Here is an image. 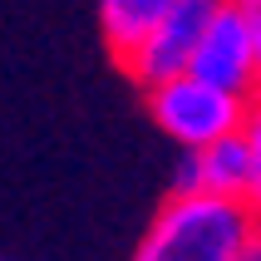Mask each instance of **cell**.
I'll list each match as a JSON object with an SVG mask.
<instances>
[{
	"label": "cell",
	"instance_id": "obj_3",
	"mask_svg": "<svg viewBox=\"0 0 261 261\" xmlns=\"http://www.w3.org/2000/svg\"><path fill=\"white\" fill-rule=\"evenodd\" d=\"M222 5H227V0H173L168 15H163L158 25L138 40V49L123 59L128 79L138 89H148V84H158V79H168V74H182L192 49H197V40H202L207 20H212Z\"/></svg>",
	"mask_w": 261,
	"mask_h": 261
},
{
	"label": "cell",
	"instance_id": "obj_7",
	"mask_svg": "<svg viewBox=\"0 0 261 261\" xmlns=\"http://www.w3.org/2000/svg\"><path fill=\"white\" fill-rule=\"evenodd\" d=\"M242 138H247V153H251V182H247V202H251V212L261 217V94L251 99L247 118H242Z\"/></svg>",
	"mask_w": 261,
	"mask_h": 261
},
{
	"label": "cell",
	"instance_id": "obj_5",
	"mask_svg": "<svg viewBox=\"0 0 261 261\" xmlns=\"http://www.w3.org/2000/svg\"><path fill=\"white\" fill-rule=\"evenodd\" d=\"M168 5L173 0H99V30H103L109 55L123 64L138 49V40L168 15Z\"/></svg>",
	"mask_w": 261,
	"mask_h": 261
},
{
	"label": "cell",
	"instance_id": "obj_1",
	"mask_svg": "<svg viewBox=\"0 0 261 261\" xmlns=\"http://www.w3.org/2000/svg\"><path fill=\"white\" fill-rule=\"evenodd\" d=\"M247 197L222 192H168V202L153 212L133 261H232L237 247L256 227Z\"/></svg>",
	"mask_w": 261,
	"mask_h": 261
},
{
	"label": "cell",
	"instance_id": "obj_10",
	"mask_svg": "<svg viewBox=\"0 0 261 261\" xmlns=\"http://www.w3.org/2000/svg\"><path fill=\"white\" fill-rule=\"evenodd\" d=\"M232 261H261V222L247 232V242L237 247V256H232Z\"/></svg>",
	"mask_w": 261,
	"mask_h": 261
},
{
	"label": "cell",
	"instance_id": "obj_4",
	"mask_svg": "<svg viewBox=\"0 0 261 261\" xmlns=\"http://www.w3.org/2000/svg\"><path fill=\"white\" fill-rule=\"evenodd\" d=\"M188 74L227 89L237 99H256L261 94V64H256V49H251V35L242 25V15L232 10V0L207 20L202 40H197V49L188 59Z\"/></svg>",
	"mask_w": 261,
	"mask_h": 261
},
{
	"label": "cell",
	"instance_id": "obj_9",
	"mask_svg": "<svg viewBox=\"0 0 261 261\" xmlns=\"http://www.w3.org/2000/svg\"><path fill=\"white\" fill-rule=\"evenodd\" d=\"M232 10L242 15V25L251 35V49H256V64H261V0H232Z\"/></svg>",
	"mask_w": 261,
	"mask_h": 261
},
{
	"label": "cell",
	"instance_id": "obj_6",
	"mask_svg": "<svg viewBox=\"0 0 261 261\" xmlns=\"http://www.w3.org/2000/svg\"><path fill=\"white\" fill-rule=\"evenodd\" d=\"M197 168H202V192H222V197H247L251 182V153L242 128L222 133L217 143L197 148Z\"/></svg>",
	"mask_w": 261,
	"mask_h": 261
},
{
	"label": "cell",
	"instance_id": "obj_8",
	"mask_svg": "<svg viewBox=\"0 0 261 261\" xmlns=\"http://www.w3.org/2000/svg\"><path fill=\"white\" fill-rule=\"evenodd\" d=\"M168 192H202V168H197V148H182L168 177Z\"/></svg>",
	"mask_w": 261,
	"mask_h": 261
},
{
	"label": "cell",
	"instance_id": "obj_2",
	"mask_svg": "<svg viewBox=\"0 0 261 261\" xmlns=\"http://www.w3.org/2000/svg\"><path fill=\"white\" fill-rule=\"evenodd\" d=\"M148 114L177 148H207L217 143L222 133H237L242 118H247L251 99H237L227 89L207 84L197 74H168L158 84H148Z\"/></svg>",
	"mask_w": 261,
	"mask_h": 261
}]
</instances>
